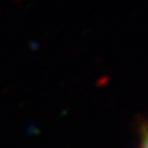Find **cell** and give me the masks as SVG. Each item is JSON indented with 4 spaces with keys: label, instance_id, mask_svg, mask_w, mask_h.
I'll use <instances>...</instances> for the list:
<instances>
[{
    "label": "cell",
    "instance_id": "obj_1",
    "mask_svg": "<svg viewBox=\"0 0 148 148\" xmlns=\"http://www.w3.org/2000/svg\"><path fill=\"white\" fill-rule=\"evenodd\" d=\"M141 148H148V130L144 133L143 141H141Z\"/></svg>",
    "mask_w": 148,
    "mask_h": 148
}]
</instances>
